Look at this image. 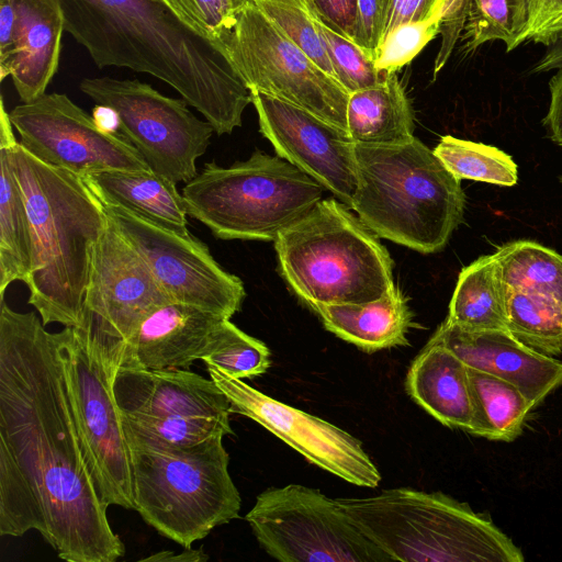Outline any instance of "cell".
<instances>
[{"label":"cell","mask_w":562,"mask_h":562,"mask_svg":"<svg viewBox=\"0 0 562 562\" xmlns=\"http://www.w3.org/2000/svg\"><path fill=\"white\" fill-rule=\"evenodd\" d=\"M473 418L470 434L493 441L509 442L522 432L536 408L509 381L468 367Z\"/></svg>","instance_id":"obj_28"},{"label":"cell","mask_w":562,"mask_h":562,"mask_svg":"<svg viewBox=\"0 0 562 562\" xmlns=\"http://www.w3.org/2000/svg\"><path fill=\"white\" fill-rule=\"evenodd\" d=\"M495 256L508 286L543 296L562 308V255L520 239L504 244Z\"/></svg>","instance_id":"obj_29"},{"label":"cell","mask_w":562,"mask_h":562,"mask_svg":"<svg viewBox=\"0 0 562 562\" xmlns=\"http://www.w3.org/2000/svg\"><path fill=\"white\" fill-rule=\"evenodd\" d=\"M273 243L284 280L307 306L366 303L395 285L386 248L336 199L321 200Z\"/></svg>","instance_id":"obj_6"},{"label":"cell","mask_w":562,"mask_h":562,"mask_svg":"<svg viewBox=\"0 0 562 562\" xmlns=\"http://www.w3.org/2000/svg\"><path fill=\"white\" fill-rule=\"evenodd\" d=\"M133 491L142 518L183 548L239 517L241 499L223 436L180 448L130 446Z\"/></svg>","instance_id":"obj_7"},{"label":"cell","mask_w":562,"mask_h":562,"mask_svg":"<svg viewBox=\"0 0 562 562\" xmlns=\"http://www.w3.org/2000/svg\"><path fill=\"white\" fill-rule=\"evenodd\" d=\"M308 307L328 331L366 352L408 345L407 334L414 325L407 299L395 285L370 302Z\"/></svg>","instance_id":"obj_23"},{"label":"cell","mask_w":562,"mask_h":562,"mask_svg":"<svg viewBox=\"0 0 562 562\" xmlns=\"http://www.w3.org/2000/svg\"><path fill=\"white\" fill-rule=\"evenodd\" d=\"M441 15L428 21L404 23L391 30L378 48L374 59L376 69L382 74L396 72L408 64L440 33Z\"/></svg>","instance_id":"obj_37"},{"label":"cell","mask_w":562,"mask_h":562,"mask_svg":"<svg viewBox=\"0 0 562 562\" xmlns=\"http://www.w3.org/2000/svg\"><path fill=\"white\" fill-rule=\"evenodd\" d=\"M448 0H390L383 37L394 27L442 14ZM382 37V38H383Z\"/></svg>","instance_id":"obj_42"},{"label":"cell","mask_w":562,"mask_h":562,"mask_svg":"<svg viewBox=\"0 0 562 562\" xmlns=\"http://www.w3.org/2000/svg\"><path fill=\"white\" fill-rule=\"evenodd\" d=\"M102 204L131 211L179 234H190L177 183L151 170L101 171L82 178Z\"/></svg>","instance_id":"obj_24"},{"label":"cell","mask_w":562,"mask_h":562,"mask_svg":"<svg viewBox=\"0 0 562 562\" xmlns=\"http://www.w3.org/2000/svg\"><path fill=\"white\" fill-rule=\"evenodd\" d=\"M250 91L297 105L347 131L349 94L250 0L214 38Z\"/></svg>","instance_id":"obj_9"},{"label":"cell","mask_w":562,"mask_h":562,"mask_svg":"<svg viewBox=\"0 0 562 562\" xmlns=\"http://www.w3.org/2000/svg\"><path fill=\"white\" fill-rule=\"evenodd\" d=\"M347 132L359 145L390 146L414 137V112L396 72L352 92L346 109Z\"/></svg>","instance_id":"obj_26"},{"label":"cell","mask_w":562,"mask_h":562,"mask_svg":"<svg viewBox=\"0 0 562 562\" xmlns=\"http://www.w3.org/2000/svg\"><path fill=\"white\" fill-rule=\"evenodd\" d=\"M112 391L124 414L229 420L232 413L229 400L214 381L188 369L117 367Z\"/></svg>","instance_id":"obj_19"},{"label":"cell","mask_w":562,"mask_h":562,"mask_svg":"<svg viewBox=\"0 0 562 562\" xmlns=\"http://www.w3.org/2000/svg\"><path fill=\"white\" fill-rule=\"evenodd\" d=\"M3 99L0 102V299L15 281L26 282L32 268V236L25 200L12 164L18 142Z\"/></svg>","instance_id":"obj_25"},{"label":"cell","mask_w":562,"mask_h":562,"mask_svg":"<svg viewBox=\"0 0 562 562\" xmlns=\"http://www.w3.org/2000/svg\"><path fill=\"white\" fill-rule=\"evenodd\" d=\"M64 371L74 419L98 495L135 509L130 446L112 391L115 368L77 328L61 330Z\"/></svg>","instance_id":"obj_10"},{"label":"cell","mask_w":562,"mask_h":562,"mask_svg":"<svg viewBox=\"0 0 562 562\" xmlns=\"http://www.w3.org/2000/svg\"><path fill=\"white\" fill-rule=\"evenodd\" d=\"M65 31L99 67L128 68L166 82L217 135L241 125L251 92L222 49L164 0H58Z\"/></svg>","instance_id":"obj_2"},{"label":"cell","mask_w":562,"mask_h":562,"mask_svg":"<svg viewBox=\"0 0 562 562\" xmlns=\"http://www.w3.org/2000/svg\"><path fill=\"white\" fill-rule=\"evenodd\" d=\"M313 15L336 81L348 94L372 87L386 77L387 74L380 72L373 59L361 47L325 25L314 13Z\"/></svg>","instance_id":"obj_36"},{"label":"cell","mask_w":562,"mask_h":562,"mask_svg":"<svg viewBox=\"0 0 562 562\" xmlns=\"http://www.w3.org/2000/svg\"><path fill=\"white\" fill-rule=\"evenodd\" d=\"M390 0H357L353 42L374 61L383 37Z\"/></svg>","instance_id":"obj_39"},{"label":"cell","mask_w":562,"mask_h":562,"mask_svg":"<svg viewBox=\"0 0 562 562\" xmlns=\"http://www.w3.org/2000/svg\"><path fill=\"white\" fill-rule=\"evenodd\" d=\"M430 340L441 344L468 367L515 384L539 406L562 386V361L521 344L506 330H468L443 321Z\"/></svg>","instance_id":"obj_18"},{"label":"cell","mask_w":562,"mask_h":562,"mask_svg":"<svg viewBox=\"0 0 562 562\" xmlns=\"http://www.w3.org/2000/svg\"><path fill=\"white\" fill-rule=\"evenodd\" d=\"M325 25L353 42L357 0H304Z\"/></svg>","instance_id":"obj_41"},{"label":"cell","mask_w":562,"mask_h":562,"mask_svg":"<svg viewBox=\"0 0 562 562\" xmlns=\"http://www.w3.org/2000/svg\"><path fill=\"white\" fill-rule=\"evenodd\" d=\"M223 319L226 318L216 313L177 301L160 304L121 346L115 369H189L201 360L213 330Z\"/></svg>","instance_id":"obj_20"},{"label":"cell","mask_w":562,"mask_h":562,"mask_svg":"<svg viewBox=\"0 0 562 562\" xmlns=\"http://www.w3.org/2000/svg\"><path fill=\"white\" fill-rule=\"evenodd\" d=\"M108 218L143 258L171 300L229 318L246 296L243 281L224 270L206 244L115 205L102 204Z\"/></svg>","instance_id":"obj_13"},{"label":"cell","mask_w":562,"mask_h":562,"mask_svg":"<svg viewBox=\"0 0 562 562\" xmlns=\"http://www.w3.org/2000/svg\"><path fill=\"white\" fill-rule=\"evenodd\" d=\"M252 1L290 41L336 80L325 43L304 0Z\"/></svg>","instance_id":"obj_35"},{"label":"cell","mask_w":562,"mask_h":562,"mask_svg":"<svg viewBox=\"0 0 562 562\" xmlns=\"http://www.w3.org/2000/svg\"><path fill=\"white\" fill-rule=\"evenodd\" d=\"M251 92L261 134L277 156L351 209L357 188L356 143L348 132L286 101Z\"/></svg>","instance_id":"obj_17"},{"label":"cell","mask_w":562,"mask_h":562,"mask_svg":"<svg viewBox=\"0 0 562 562\" xmlns=\"http://www.w3.org/2000/svg\"><path fill=\"white\" fill-rule=\"evenodd\" d=\"M101 502L72 415L61 331L0 307V533L36 530L68 562L125 553Z\"/></svg>","instance_id":"obj_1"},{"label":"cell","mask_w":562,"mask_h":562,"mask_svg":"<svg viewBox=\"0 0 562 562\" xmlns=\"http://www.w3.org/2000/svg\"><path fill=\"white\" fill-rule=\"evenodd\" d=\"M194 31L214 42L250 0H164Z\"/></svg>","instance_id":"obj_38"},{"label":"cell","mask_w":562,"mask_h":562,"mask_svg":"<svg viewBox=\"0 0 562 562\" xmlns=\"http://www.w3.org/2000/svg\"><path fill=\"white\" fill-rule=\"evenodd\" d=\"M337 499L360 531L392 561L525 560L490 517L441 492L398 487L371 497Z\"/></svg>","instance_id":"obj_5"},{"label":"cell","mask_w":562,"mask_h":562,"mask_svg":"<svg viewBox=\"0 0 562 562\" xmlns=\"http://www.w3.org/2000/svg\"><path fill=\"white\" fill-rule=\"evenodd\" d=\"M445 321L468 330L508 331L507 284L495 254L460 271Z\"/></svg>","instance_id":"obj_27"},{"label":"cell","mask_w":562,"mask_h":562,"mask_svg":"<svg viewBox=\"0 0 562 562\" xmlns=\"http://www.w3.org/2000/svg\"><path fill=\"white\" fill-rule=\"evenodd\" d=\"M92 116L102 130L111 133H120L119 117L112 108L97 104L93 108Z\"/></svg>","instance_id":"obj_47"},{"label":"cell","mask_w":562,"mask_h":562,"mask_svg":"<svg viewBox=\"0 0 562 562\" xmlns=\"http://www.w3.org/2000/svg\"><path fill=\"white\" fill-rule=\"evenodd\" d=\"M209 559L201 549H192L184 548V550L180 553H175L172 551H161L158 553H154L147 558H144L142 561H153V562H203Z\"/></svg>","instance_id":"obj_45"},{"label":"cell","mask_w":562,"mask_h":562,"mask_svg":"<svg viewBox=\"0 0 562 562\" xmlns=\"http://www.w3.org/2000/svg\"><path fill=\"white\" fill-rule=\"evenodd\" d=\"M525 42L549 46L562 36V0H528Z\"/></svg>","instance_id":"obj_40"},{"label":"cell","mask_w":562,"mask_h":562,"mask_svg":"<svg viewBox=\"0 0 562 562\" xmlns=\"http://www.w3.org/2000/svg\"><path fill=\"white\" fill-rule=\"evenodd\" d=\"M245 519L262 549L282 562H387L338 499L300 484L260 493Z\"/></svg>","instance_id":"obj_11"},{"label":"cell","mask_w":562,"mask_h":562,"mask_svg":"<svg viewBox=\"0 0 562 562\" xmlns=\"http://www.w3.org/2000/svg\"><path fill=\"white\" fill-rule=\"evenodd\" d=\"M560 180H561V182H562V176H561Z\"/></svg>","instance_id":"obj_48"},{"label":"cell","mask_w":562,"mask_h":562,"mask_svg":"<svg viewBox=\"0 0 562 562\" xmlns=\"http://www.w3.org/2000/svg\"><path fill=\"white\" fill-rule=\"evenodd\" d=\"M468 11V0H448L440 20L441 46L435 60L434 78L448 61L451 52L461 37Z\"/></svg>","instance_id":"obj_43"},{"label":"cell","mask_w":562,"mask_h":562,"mask_svg":"<svg viewBox=\"0 0 562 562\" xmlns=\"http://www.w3.org/2000/svg\"><path fill=\"white\" fill-rule=\"evenodd\" d=\"M405 387L439 423L470 434L473 408L468 366L447 347L429 339L412 362Z\"/></svg>","instance_id":"obj_22"},{"label":"cell","mask_w":562,"mask_h":562,"mask_svg":"<svg viewBox=\"0 0 562 562\" xmlns=\"http://www.w3.org/2000/svg\"><path fill=\"white\" fill-rule=\"evenodd\" d=\"M79 89L116 112L120 133L151 171L175 183L198 175L196 160L205 154L214 128L194 115L184 99L166 97L137 79L85 78Z\"/></svg>","instance_id":"obj_12"},{"label":"cell","mask_w":562,"mask_h":562,"mask_svg":"<svg viewBox=\"0 0 562 562\" xmlns=\"http://www.w3.org/2000/svg\"><path fill=\"white\" fill-rule=\"evenodd\" d=\"M360 221L378 237L422 254L442 250L462 223L465 195L458 180L417 137L390 146L356 144Z\"/></svg>","instance_id":"obj_4"},{"label":"cell","mask_w":562,"mask_h":562,"mask_svg":"<svg viewBox=\"0 0 562 562\" xmlns=\"http://www.w3.org/2000/svg\"><path fill=\"white\" fill-rule=\"evenodd\" d=\"M8 113L19 144L47 165L81 178L110 170H151L128 139L102 130L65 93H44Z\"/></svg>","instance_id":"obj_14"},{"label":"cell","mask_w":562,"mask_h":562,"mask_svg":"<svg viewBox=\"0 0 562 562\" xmlns=\"http://www.w3.org/2000/svg\"><path fill=\"white\" fill-rule=\"evenodd\" d=\"M550 102L542 124L548 137L562 146V68L555 70L549 80Z\"/></svg>","instance_id":"obj_44"},{"label":"cell","mask_w":562,"mask_h":562,"mask_svg":"<svg viewBox=\"0 0 562 562\" xmlns=\"http://www.w3.org/2000/svg\"><path fill=\"white\" fill-rule=\"evenodd\" d=\"M562 68V36L547 46L544 55L535 64L532 72H548Z\"/></svg>","instance_id":"obj_46"},{"label":"cell","mask_w":562,"mask_h":562,"mask_svg":"<svg viewBox=\"0 0 562 562\" xmlns=\"http://www.w3.org/2000/svg\"><path fill=\"white\" fill-rule=\"evenodd\" d=\"M64 31L58 0H16L12 47L0 57V79L11 76L21 102L46 93L58 69Z\"/></svg>","instance_id":"obj_21"},{"label":"cell","mask_w":562,"mask_h":562,"mask_svg":"<svg viewBox=\"0 0 562 562\" xmlns=\"http://www.w3.org/2000/svg\"><path fill=\"white\" fill-rule=\"evenodd\" d=\"M323 193L313 178L261 150L229 167L206 162L182 189L188 216L224 240L274 241Z\"/></svg>","instance_id":"obj_8"},{"label":"cell","mask_w":562,"mask_h":562,"mask_svg":"<svg viewBox=\"0 0 562 562\" xmlns=\"http://www.w3.org/2000/svg\"><path fill=\"white\" fill-rule=\"evenodd\" d=\"M12 164L32 236L27 303L45 326L77 327L94 248L108 223L103 205L81 177L41 161L19 142Z\"/></svg>","instance_id":"obj_3"},{"label":"cell","mask_w":562,"mask_h":562,"mask_svg":"<svg viewBox=\"0 0 562 562\" xmlns=\"http://www.w3.org/2000/svg\"><path fill=\"white\" fill-rule=\"evenodd\" d=\"M210 378L231 402L232 413L258 423L311 463L342 480L375 487L381 474L362 443L346 430L274 400L212 364Z\"/></svg>","instance_id":"obj_16"},{"label":"cell","mask_w":562,"mask_h":562,"mask_svg":"<svg viewBox=\"0 0 562 562\" xmlns=\"http://www.w3.org/2000/svg\"><path fill=\"white\" fill-rule=\"evenodd\" d=\"M201 360L240 380L261 375L271 364L269 348L228 318L213 330Z\"/></svg>","instance_id":"obj_34"},{"label":"cell","mask_w":562,"mask_h":562,"mask_svg":"<svg viewBox=\"0 0 562 562\" xmlns=\"http://www.w3.org/2000/svg\"><path fill=\"white\" fill-rule=\"evenodd\" d=\"M120 414L128 446L180 448L233 434L229 420L218 418Z\"/></svg>","instance_id":"obj_32"},{"label":"cell","mask_w":562,"mask_h":562,"mask_svg":"<svg viewBox=\"0 0 562 562\" xmlns=\"http://www.w3.org/2000/svg\"><path fill=\"white\" fill-rule=\"evenodd\" d=\"M507 328L538 352L562 355V308L543 296L507 285Z\"/></svg>","instance_id":"obj_31"},{"label":"cell","mask_w":562,"mask_h":562,"mask_svg":"<svg viewBox=\"0 0 562 562\" xmlns=\"http://www.w3.org/2000/svg\"><path fill=\"white\" fill-rule=\"evenodd\" d=\"M528 0H468L461 50L472 54L482 45L501 41L509 53L525 43Z\"/></svg>","instance_id":"obj_30"},{"label":"cell","mask_w":562,"mask_h":562,"mask_svg":"<svg viewBox=\"0 0 562 562\" xmlns=\"http://www.w3.org/2000/svg\"><path fill=\"white\" fill-rule=\"evenodd\" d=\"M168 301L143 258L108 218L75 328L116 366L121 346L149 312Z\"/></svg>","instance_id":"obj_15"},{"label":"cell","mask_w":562,"mask_h":562,"mask_svg":"<svg viewBox=\"0 0 562 562\" xmlns=\"http://www.w3.org/2000/svg\"><path fill=\"white\" fill-rule=\"evenodd\" d=\"M458 180H473L502 187L518 181V166L497 147L445 135L432 149Z\"/></svg>","instance_id":"obj_33"}]
</instances>
